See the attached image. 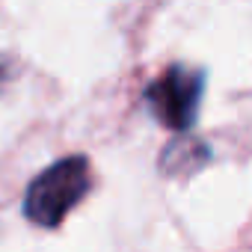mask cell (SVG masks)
<instances>
[{
	"instance_id": "obj_1",
	"label": "cell",
	"mask_w": 252,
	"mask_h": 252,
	"mask_svg": "<svg viewBox=\"0 0 252 252\" xmlns=\"http://www.w3.org/2000/svg\"><path fill=\"white\" fill-rule=\"evenodd\" d=\"M89 187H92L89 160L83 155L63 158L30 181L24 196V214L30 222L42 228H54L68 217L74 205L83 202Z\"/></svg>"
},
{
	"instance_id": "obj_2",
	"label": "cell",
	"mask_w": 252,
	"mask_h": 252,
	"mask_svg": "<svg viewBox=\"0 0 252 252\" xmlns=\"http://www.w3.org/2000/svg\"><path fill=\"white\" fill-rule=\"evenodd\" d=\"M202 95H205V74L199 68L169 65L160 77H155L146 86L143 101L163 128L190 131L199 119Z\"/></svg>"
},
{
	"instance_id": "obj_3",
	"label": "cell",
	"mask_w": 252,
	"mask_h": 252,
	"mask_svg": "<svg viewBox=\"0 0 252 252\" xmlns=\"http://www.w3.org/2000/svg\"><path fill=\"white\" fill-rule=\"evenodd\" d=\"M211 160V152L205 143L193 137H178L160 152V172L163 175H190L199 172Z\"/></svg>"
},
{
	"instance_id": "obj_4",
	"label": "cell",
	"mask_w": 252,
	"mask_h": 252,
	"mask_svg": "<svg viewBox=\"0 0 252 252\" xmlns=\"http://www.w3.org/2000/svg\"><path fill=\"white\" fill-rule=\"evenodd\" d=\"M0 77H9V63L0 57Z\"/></svg>"
}]
</instances>
